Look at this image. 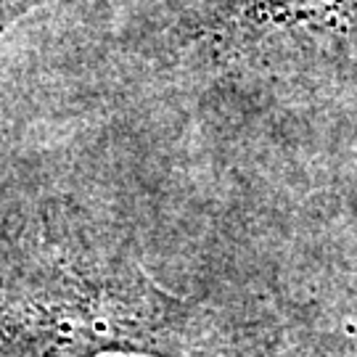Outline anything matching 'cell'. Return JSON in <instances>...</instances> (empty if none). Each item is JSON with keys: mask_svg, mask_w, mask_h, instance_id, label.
I'll return each mask as SVG.
<instances>
[{"mask_svg": "<svg viewBox=\"0 0 357 357\" xmlns=\"http://www.w3.org/2000/svg\"><path fill=\"white\" fill-rule=\"evenodd\" d=\"M40 6V0H0V40L22 16Z\"/></svg>", "mask_w": 357, "mask_h": 357, "instance_id": "obj_4", "label": "cell"}, {"mask_svg": "<svg viewBox=\"0 0 357 357\" xmlns=\"http://www.w3.org/2000/svg\"><path fill=\"white\" fill-rule=\"evenodd\" d=\"M159 69L209 106L357 119V0H159Z\"/></svg>", "mask_w": 357, "mask_h": 357, "instance_id": "obj_2", "label": "cell"}, {"mask_svg": "<svg viewBox=\"0 0 357 357\" xmlns=\"http://www.w3.org/2000/svg\"><path fill=\"white\" fill-rule=\"evenodd\" d=\"M328 241L336 268L357 296V122L347 128V141L328 188Z\"/></svg>", "mask_w": 357, "mask_h": 357, "instance_id": "obj_3", "label": "cell"}, {"mask_svg": "<svg viewBox=\"0 0 357 357\" xmlns=\"http://www.w3.org/2000/svg\"><path fill=\"white\" fill-rule=\"evenodd\" d=\"M236 333L93 206L51 199L0 222V357H233Z\"/></svg>", "mask_w": 357, "mask_h": 357, "instance_id": "obj_1", "label": "cell"}, {"mask_svg": "<svg viewBox=\"0 0 357 357\" xmlns=\"http://www.w3.org/2000/svg\"><path fill=\"white\" fill-rule=\"evenodd\" d=\"M328 357H357V333H349L347 339H339L333 349H328Z\"/></svg>", "mask_w": 357, "mask_h": 357, "instance_id": "obj_5", "label": "cell"}]
</instances>
